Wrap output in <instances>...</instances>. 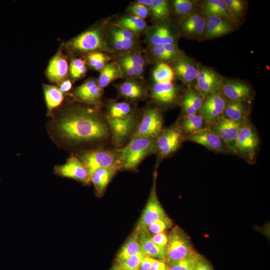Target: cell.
<instances>
[{
  "mask_svg": "<svg viewBox=\"0 0 270 270\" xmlns=\"http://www.w3.org/2000/svg\"><path fill=\"white\" fill-rule=\"evenodd\" d=\"M206 23V17L202 12L194 11L186 16L182 22V28L187 36L197 38L203 36Z\"/></svg>",
  "mask_w": 270,
  "mask_h": 270,
  "instance_id": "obj_18",
  "label": "cell"
},
{
  "mask_svg": "<svg viewBox=\"0 0 270 270\" xmlns=\"http://www.w3.org/2000/svg\"><path fill=\"white\" fill-rule=\"evenodd\" d=\"M162 124L160 111L156 108H149L144 112L131 138H156L162 130Z\"/></svg>",
  "mask_w": 270,
  "mask_h": 270,
  "instance_id": "obj_8",
  "label": "cell"
},
{
  "mask_svg": "<svg viewBox=\"0 0 270 270\" xmlns=\"http://www.w3.org/2000/svg\"><path fill=\"white\" fill-rule=\"evenodd\" d=\"M226 101L220 92L212 94L204 98L198 114L210 126L223 116Z\"/></svg>",
  "mask_w": 270,
  "mask_h": 270,
  "instance_id": "obj_9",
  "label": "cell"
},
{
  "mask_svg": "<svg viewBox=\"0 0 270 270\" xmlns=\"http://www.w3.org/2000/svg\"><path fill=\"white\" fill-rule=\"evenodd\" d=\"M247 102L226 101L223 116L235 122L244 124L248 121L249 110Z\"/></svg>",
  "mask_w": 270,
  "mask_h": 270,
  "instance_id": "obj_23",
  "label": "cell"
},
{
  "mask_svg": "<svg viewBox=\"0 0 270 270\" xmlns=\"http://www.w3.org/2000/svg\"><path fill=\"white\" fill-rule=\"evenodd\" d=\"M119 168L112 167L96 170L90 174V182L94 184L95 194L98 196L103 195L108 184Z\"/></svg>",
  "mask_w": 270,
  "mask_h": 270,
  "instance_id": "obj_22",
  "label": "cell"
},
{
  "mask_svg": "<svg viewBox=\"0 0 270 270\" xmlns=\"http://www.w3.org/2000/svg\"><path fill=\"white\" fill-rule=\"evenodd\" d=\"M108 57L104 55L98 62L94 68L96 70H101L106 66V62L108 60Z\"/></svg>",
  "mask_w": 270,
  "mask_h": 270,
  "instance_id": "obj_57",
  "label": "cell"
},
{
  "mask_svg": "<svg viewBox=\"0 0 270 270\" xmlns=\"http://www.w3.org/2000/svg\"><path fill=\"white\" fill-rule=\"evenodd\" d=\"M156 20H162L166 18L169 14V6L164 0H152L150 8Z\"/></svg>",
  "mask_w": 270,
  "mask_h": 270,
  "instance_id": "obj_41",
  "label": "cell"
},
{
  "mask_svg": "<svg viewBox=\"0 0 270 270\" xmlns=\"http://www.w3.org/2000/svg\"><path fill=\"white\" fill-rule=\"evenodd\" d=\"M205 124L202 116L197 113L184 116L178 125L186 136L206 128L204 126Z\"/></svg>",
  "mask_w": 270,
  "mask_h": 270,
  "instance_id": "obj_28",
  "label": "cell"
},
{
  "mask_svg": "<svg viewBox=\"0 0 270 270\" xmlns=\"http://www.w3.org/2000/svg\"><path fill=\"white\" fill-rule=\"evenodd\" d=\"M44 92L48 109V114L50 115L54 109L58 106L64 100V94L59 88L54 86L46 84Z\"/></svg>",
  "mask_w": 270,
  "mask_h": 270,
  "instance_id": "obj_31",
  "label": "cell"
},
{
  "mask_svg": "<svg viewBox=\"0 0 270 270\" xmlns=\"http://www.w3.org/2000/svg\"><path fill=\"white\" fill-rule=\"evenodd\" d=\"M178 90L172 82L155 83L152 89V98L158 104L168 106L176 100Z\"/></svg>",
  "mask_w": 270,
  "mask_h": 270,
  "instance_id": "obj_21",
  "label": "cell"
},
{
  "mask_svg": "<svg viewBox=\"0 0 270 270\" xmlns=\"http://www.w3.org/2000/svg\"><path fill=\"white\" fill-rule=\"evenodd\" d=\"M229 14L234 24L240 20L245 10L244 1L241 0H224Z\"/></svg>",
  "mask_w": 270,
  "mask_h": 270,
  "instance_id": "obj_40",
  "label": "cell"
},
{
  "mask_svg": "<svg viewBox=\"0 0 270 270\" xmlns=\"http://www.w3.org/2000/svg\"><path fill=\"white\" fill-rule=\"evenodd\" d=\"M54 173L61 177L72 178L85 184L90 182V174L86 166L78 157L71 156L64 164L54 167Z\"/></svg>",
  "mask_w": 270,
  "mask_h": 270,
  "instance_id": "obj_10",
  "label": "cell"
},
{
  "mask_svg": "<svg viewBox=\"0 0 270 270\" xmlns=\"http://www.w3.org/2000/svg\"><path fill=\"white\" fill-rule=\"evenodd\" d=\"M122 62L126 63L131 68L135 76H139L141 75L144 71V67L142 66L134 64L122 60Z\"/></svg>",
  "mask_w": 270,
  "mask_h": 270,
  "instance_id": "obj_54",
  "label": "cell"
},
{
  "mask_svg": "<svg viewBox=\"0 0 270 270\" xmlns=\"http://www.w3.org/2000/svg\"><path fill=\"white\" fill-rule=\"evenodd\" d=\"M138 232L134 231L120 250L116 262H120L141 252L138 241Z\"/></svg>",
  "mask_w": 270,
  "mask_h": 270,
  "instance_id": "obj_30",
  "label": "cell"
},
{
  "mask_svg": "<svg viewBox=\"0 0 270 270\" xmlns=\"http://www.w3.org/2000/svg\"><path fill=\"white\" fill-rule=\"evenodd\" d=\"M102 94V88L93 80L85 82L74 92V94L78 100L90 104L98 103Z\"/></svg>",
  "mask_w": 270,
  "mask_h": 270,
  "instance_id": "obj_20",
  "label": "cell"
},
{
  "mask_svg": "<svg viewBox=\"0 0 270 270\" xmlns=\"http://www.w3.org/2000/svg\"><path fill=\"white\" fill-rule=\"evenodd\" d=\"M174 76L173 69L163 62L158 64L152 72L155 83L172 82Z\"/></svg>",
  "mask_w": 270,
  "mask_h": 270,
  "instance_id": "obj_36",
  "label": "cell"
},
{
  "mask_svg": "<svg viewBox=\"0 0 270 270\" xmlns=\"http://www.w3.org/2000/svg\"><path fill=\"white\" fill-rule=\"evenodd\" d=\"M224 82L222 78L212 68L198 66L196 88L204 98L220 92Z\"/></svg>",
  "mask_w": 270,
  "mask_h": 270,
  "instance_id": "obj_11",
  "label": "cell"
},
{
  "mask_svg": "<svg viewBox=\"0 0 270 270\" xmlns=\"http://www.w3.org/2000/svg\"><path fill=\"white\" fill-rule=\"evenodd\" d=\"M112 43L114 48L118 51L123 50L122 42L116 32H112Z\"/></svg>",
  "mask_w": 270,
  "mask_h": 270,
  "instance_id": "obj_55",
  "label": "cell"
},
{
  "mask_svg": "<svg viewBox=\"0 0 270 270\" xmlns=\"http://www.w3.org/2000/svg\"><path fill=\"white\" fill-rule=\"evenodd\" d=\"M149 40L152 46L166 44L174 43V38L167 26H160L152 30Z\"/></svg>",
  "mask_w": 270,
  "mask_h": 270,
  "instance_id": "obj_33",
  "label": "cell"
},
{
  "mask_svg": "<svg viewBox=\"0 0 270 270\" xmlns=\"http://www.w3.org/2000/svg\"><path fill=\"white\" fill-rule=\"evenodd\" d=\"M138 237L141 252L144 256L164 260L166 248H160L154 243L151 235L147 230L140 231Z\"/></svg>",
  "mask_w": 270,
  "mask_h": 270,
  "instance_id": "obj_26",
  "label": "cell"
},
{
  "mask_svg": "<svg viewBox=\"0 0 270 270\" xmlns=\"http://www.w3.org/2000/svg\"><path fill=\"white\" fill-rule=\"evenodd\" d=\"M202 12L206 16H217L226 18L234 24L224 0H208L202 4Z\"/></svg>",
  "mask_w": 270,
  "mask_h": 270,
  "instance_id": "obj_27",
  "label": "cell"
},
{
  "mask_svg": "<svg viewBox=\"0 0 270 270\" xmlns=\"http://www.w3.org/2000/svg\"><path fill=\"white\" fill-rule=\"evenodd\" d=\"M204 99V96L196 88H190L180 101V106L184 114V116L197 114Z\"/></svg>",
  "mask_w": 270,
  "mask_h": 270,
  "instance_id": "obj_25",
  "label": "cell"
},
{
  "mask_svg": "<svg viewBox=\"0 0 270 270\" xmlns=\"http://www.w3.org/2000/svg\"><path fill=\"white\" fill-rule=\"evenodd\" d=\"M242 124L222 116L208 127L220 137L228 150L234 152L236 140Z\"/></svg>",
  "mask_w": 270,
  "mask_h": 270,
  "instance_id": "obj_13",
  "label": "cell"
},
{
  "mask_svg": "<svg viewBox=\"0 0 270 270\" xmlns=\"http://www.w3.org/2000/svg\"><path fill=\"white\" fill-rule=\"evenodd\" d=\"M119 90L123 96L134 100L142 98L146 94L144 89L132 81H126L121 84Z\"/></svg>",
  "mask_w": 270,
  "mask_h": 270,
  "instance_id": "obj_34",
  "label": "cell"
},
{
  "mask_svg": "<svg viewBox=\"0 0 270 270\" xmlns=\"http://www.w3.org/2000/svg\"><path fill=\"white\" fill-rule=\"evenodd\" d=\"M130 10L134 14V16L144 20L148 14V8L137 2L130 6Z\"/></svg>",
  "mask_w": 270,
  "mask_h": 270,
  "instance_id": "obj_45",
  "label": "cell"
},
{
  "mask_svg": "<svg viewBox=\"0 0 270 270\" xmlns=\"http://www.w3.org/2000/svg\"><path fill=\"white\" fill-rule=\"evenodd\" d=\"M194 270H213L211 265L202 257L198 262Z\"/></svg>",
  "mask_w": 270,
  "mask_h": 270,
  "instance_id": "obj_53",
  "label": "cell"
},
{
  "mask_svg": "<svg viewBox=\"0 0 270 270\" xmlns=\"http://www.w3.org/2000/svg\"><path fill=\"white\" fill-rule=\"evenodd\" d=\"M122 60L144 67L145 62L140 54H134L124 57Z\"/></svg>",
  "mask_w": 270,
  "mask_h": 270,
  "instance_id": "obj_47",
  "label": "cell"
},
{
  "mask_svg": "<svg viewBox=\"0 0 270 270\" xmlns=\"http://www.w3.org/2000/svg\"><path fill=\"white\" fill-rule=\"evenodd\" d=\"M258 137L256 132L248 121L244 123L236 137L234 152L252 162L258 146Z\"/></svg>",
  "mask_w": 270,
  "mask_h": 270,
  "instance_id": "obj_5",
  "label": "cell"
},
{
  "mask_svg": "<svg viewBox=\"0 0 270 270\" xmlns=\"http://www.w3.org/2000/svg\"><path fill=\"white\" fill-rule=\"evenodd\" d=\"M151 50L156 58L162 60H174L178 58L181 54L175 43L153 45Z\"/></svg>",
  "mask_w": 270,
  "mask_h": 270,
  "instance_id": "obj_29",
  "label": "cell"
},
{
  "mask_svg": "<svg viewBox=\"0 0 270 270\" xmlns=\"http://www.w3.org/2000/svg\"><path fill=\"white\" fill-rule=\"evenodd\" d=\"M104 54L100 52H92L88 56V62L90 65L94 68L98 62Z\"/></svg>",
  "mask_w": 270,
  "mask_h": 270,
  "instance_id": "obj_49",
  "label": "cell"
},
{
  "mask_svg": "<svg viewBox=\"0 0 270 270\" xmlns=\"http://www.w3.org/2000/svg\"><path fill=\"white\" fill-rule=\"evenodd\" d=\"M55 130L60 138L73 144L104 140L110 130L106 118L92 108H77L56 121Z\"/></svg>",
  "mask_w": 270,
  "mask_h": 270,
  "instance_id": "obj_1",
  "label": "cell"
},
{
  "mask_svg": "<svg viewBox=\"0 0 270 270\" xmlns=\"http://www.w3.org/2000/svg\"><path fill=\"white\" fill-rule=\"evenodd\" d=\"M106 118L112 133V144L116 147L121 146L132 137L136 126L134 116L126 118Z\"/></svg>",
  "mask_w": 270,
  "mask_h": 270,
  "instance_id": "obj_12",
  "label": "cell"
},
{
  "mask_svg": "<svg viewBox=\"0 0 270 270\" xmlns=\"http://www.w3.org/2000/svg\"><path fill=\"white\" fill-rule=\"evenodd\" d=\"M133 116V110L128 102H118L111 104L108 109L106 118H126Z\"/></svg>",
  "mask_w": 270,
  "mask_h": 270,
  "instance_id": "obj_35",
  "label": "cell"
},
{
  "mask_svg": "<svg viewBox=\"0 0 270 270\" xmlns=\"http://www.w3.org/2000/svg\"><path fill=\"white\" fill-rule=\"evenodd\" d=\"M184 140L202 145L215 152H224L227 148L220 137L208 127L185 136Z\"/></svg>",
  "mask_w": 270,
  "mask_h": 270,
  "instance_id": "obj_15",
  "label": "cell"
},
{
  "mask_svg": "<svg viewBox=\"0 0 270 270\" xmlns=\"http://www.w3.org/2000/svg\"><path fill=\"white\" fill-rule=\"evenodd\" d=\"M122 66L126 72V74L129 76H134V73L132 70L131 68L126 62H122Z\"/></svg>",
  "mask_w": 270,
  "mask_h": 270,
  "instance_id": "obj_58",
  "label": "cell"
},
{
  "mask_svg": "<svg viewBox=\"0 0 270 270\" xmlns=\"http://www.w3.org/2000/svg\"><path fill=\"white\" fill-rule=\"evenodd\" d=\"M220 92L227 101L248 102L252 95V90L247 84L233 80L224 82Z\"/></svg>",
  "mask_w": 270,
  "mask_h": 270,
  "instance_id": "obj_16",
  "label": "cell"
},
{
  "mask_svg": "<svg viewBox=\"0 0 270 270\" xmlns=\"http://www.w3.org/2000/svg\"><path fill=\"white\" fill-rule=\"evenodd\" d=\"M113 30L116 32L120 38L123 50H128L132 46L134 43L133 40L127 39L119 34L114 30Z\"/></svg>",
  "mask_w": 270,
  "mask_h": 270,
  "instance_id": "obj_52",
  "label": "cell"
},
{
  "mask_svg": "<svg viewBox=\"0 0 270 270\" xmlns=\"http://www.w3.org/2000/svg\"><path fill=\"white\" fill-rule=\"evenodd\" d=\"M151 238L156 245L160 248H166L168 241V235L162 232L154 234Z\"/></svg>",
  "mask_w": 270,
  "mask_h": 270,
  "instance_id": "obj_46",
  "label": "cell"
},
{
  "mask_svg": "<svg viewBox=\"0 0 270 270\" xmlns=\"http://www.w3.org/2000/svg\"><path fill=\"white\" fill-rule=\"evenodd\" d=\"M130 32H139L146 26L144 20L136 16L124 17L118 22V25Z\"/></svg>",
  "mask_w": 270,
  "mask_h": 270,
  "instance_id": "obj_37",
  "label": "cell"
},
{
  "mask_svg": "<svg viewBox=\"0 0 270 270\" xmlns=\"http://www.w3.org/2000/svg\"><path fill=\"white\" fill-rule=\"evenodd\" d=\"M86 70L85 62L82 60L76 58L72 61L69 70L72 78L78 79L81 78L86 73Z\"/></svg>",
  "mask_w": 270,
  "mask_h": 270,
  "instance_id": "obj_44",
  "label": "cell"
},
{
  "mask_svg": "<svg viewBox=\"0 0 270 270\" xmlns=\"http://www.w3.org/2000/svg\"><path fill=\"white\" fill-rule=\"evenodd\" d=\"M78 158L86 165L90 174L100 168H119L118 151L104 148L88 150L81 152Z\"/></svg>",
  "mask_w": 270,
  "mask_h": 270,
  "instance_id": "obj_4",
  "label": "cell"
},
{
  "mask_svg": "<svg viewBox=\"0 0 270 270\" xmlns=\"http://www.w3.org/2000/svg\"><path fill=\"white\" fill-rule=\"evenodd\" d=\"M172 225V222L171 220L166 216L153 222L148 227L147 230L150 233L156 234L164 232L170 228Z\"/></svg>",
  "mask_w": 270,
  "mask_h": 270,
  "instance_id": "obj_43",
  "label": "cell"
},
{
  "mask_svg": "<svg viewBox=\"0 0 270 270\" xmlns=\"http://www.w3.org/2000/svg\"><path fill=\"white\" fill-rule=\"evenodd\" d=\"M70 47L80 52H94L104 48V43L100 32L92 30L82 32L70 42Z\"/></svg>",
  "mask_w": 270,
  "mask_h": 270,
  "instance_id": "obj_14",
  "label": "cell"
},
{
  "mask_svg": "<svg viewBox=\"0 0 270 270\" xmlns=\"http://www.w3.org/2000/svg\"><path fill=\"white\" fill-rule=\"evenodd\" d=\"M188 236L178 226L174 227L168 235L164 260L170 265L172 262L195 254Z\"/></svg>",
  "mask_w": 270,
  "mask_h": 270,
  "instance_id": "obj_3",
  "label": "cell"
},
{
  "mask_svg": "<svg viewBox=\"0 0 270 270\" xmlns=\"http://www.w3.org/2000/svg\"><path fill=\"white\" fill-rule=\"evenodd\" d=\"M156 173L155 172L152 187L147 204L134 230V231L138 232L147 230L148 227L154 221L166 216L165 211L157 196L156 187Z\"/></svg>",
  "mask_w": 270,
  "mask_h": 270,
  "instance_id": "obj_7",
  "label": "cell"
},
{
  "mask_svg": "<svg viewBox=\"0 0 270 270\" xmlns=\"http://www.w3.org/2000/svg\"><path fill=\"white\" fill-rule=\"evenodd\" d=\"M136 2L146 8H150L152 2V0H138Z\"/></svg>",
  "mask_w": 270,
  "mask_h": 270,
  "instance_id": "obj_59",
  "label": "cell"
},
{
  "mask_svg": "<svg viewBox=\"0 0 270 270\" xmlns=\"http://www.w3.org/2000/svg\"><path fill=\"white\" fill-rule=\"evenodd\" d=\"M156 260L154 258L144 256L140 262L138 270H150Z\"/></svg>",
  "mask_w": 270,
  "mask_h": 270,
  "instance_id": "obj_48",
  "label": "cell"
},
{
  "mask_svg": "<svg viewBox=\"0 0 270 270\" xmlns=\"http://www.w3.org/2000/svg\"><path fill=\"white\" fill-rule=\"evenodd\" d=\"M184 140L179 125L162 129L155 138L156 153L160 158L168 157L178 150Z\"/></svg>",
  "mask_w": 270,
  "mask_h": 270,
  "instance_id": "obj_6",
  "label": "cell"
},
{
  "mask_svg": "<svg viewBox=\"0 0 270 270\" xmlns=\"http://www.w3.org/2000/svg\"><path fill=\"white\" fill-rule=\"evenodd\" d=\"M114 30L119 34L127 39L132 40L134 38V34L132 32L119 26H118L117 28Z\"/></svg>",
  "mask_w": 270,
  "mask_h": 270,
  "instance_id": "obj_51",
  "label": "cell"
},
{
  "mask_svg": "<svg viewBox=\"0 0 270 270\" xmlns=\"http://www.w3.org/2000/svg\"><path fill=\"white\" fill-rule=\"evenodd\" d=\"M72 87V84L70 80H66L61 82L59 89L64 94L68 92Z\"/></svg>",
  "mask_w": 270,
  "mask_h": 270,
  "instance_id": "obj_56",
  "label": "cell"
},
{
  "mask_svg": "<svg viewBox=\"0 0 270 270\" xmlns=\"http://www.w3.org/2000/svg\"><path fill=\"white\" fill-rule=\"evenodd\" d=\"M173 70L184 83L190 84L196 82L198 66L192 59L186 57L178 58L174 64Z\"/></svg>",
  "mask_w": 270,
  "mask_h": 270,
  "instance_id": "obj_19",
  "label": "cell"
},
{
  "mask_svg": "<svg viewBox=\"0 0 270 270\" xmlns=\"http://www.w3.org/2000/svg\"><path fill=\"white\" fill-rule=\"evenodd\" d=\"M169 265L164 260H156L150 270H169Z\"/></svg>",
  "mask_w": 270,
  "mask_h": 270,
  "instance_id": "obj_50",
  "label": "cell"
},
{
  "mask_svg": "<svg viewBox=\"0 0 270 270\" xmlns=\"http://www.w3.org/2000/svg\"><path fill=\"white\" fill-rule=\"evenodd\" d=\"M196 2L190 0H175L173 7L176 13L180 16H186L194 11Z\"/></svg>",
  "mask_w": 270,
  "mask_h": 270,
  "instance_id": "obj_42",
  "label": "cell"
},
{
  "mask_svg": "<svg viewBox=\"0 0 270 270\" xmlns=\"http://www.w3.org/2000/svg\"><path fill=\"white\" fill-rule=\"evenodd\" d=\"M156 138H134L124 148L118 150L119 170H135L148 156L156 153Z\"/></svg>",
  "mask_w": 270,
  "mask_h": 270,
  "instance_id": "obj_2",
  "label": "cell"
},
{
  "mask_svg": "<svg viewBox=\"0 0 270 270\" xmlns=\"http://www.w3.org/2000/svg\"><path fill=\"white\" fill-rule=\"evenodd\" d=\"M234 24L230 20L222 17L206 16L204 36L206 38H214L223 36L232 32Z\"/></svg>",
  "mask_w": 270,
  "mask_h": 270,
  "instance_id": "obj_17",
  "label": "cell"
},
{
  "mask_svg": "<svg viewBox=\"0 0 270 270\" xmlns=\"http://www.w3.org/2000/svg\"><path fill=\"white\" fill-rule=\"evenodd\" d=\"M122 76V70L116 63L112 62L107 64L100 70L98 84L103 88L116 78Z\"/></svg>",
  "mask_w": 270,
  "mask_h": 270,
  "instance_id": "obj_32",
  "label": "cell"
},
{
  "mask_svg": "<svg viewBox=\"0 0 270 270\" xmlns=\"http://www.w3.org/2000/svg\"><path fill=\"white\" fill-rule=\"evenodd\" d=\"M138 270V269H136V270Z\"/></svg>",
  "mask_w": 270,
  "mask_h": 270,
  "instance_id": "obj_60",
  "label": "cell"
},
{
  "mask_svg": "<svg viewBox=\"0 0 270 270\" xmlns=\"http://www.w3.org/2000/svg\"><path fill=\"white\" fill-rule=\"evenodd\" d=\"M68 69L66 60L60 54H56L50 60L46 69V75L50 80L62 82Z\"/></svg>",
  "mask_w": 270,
  "mask_h": 270,
  "instance_id": "obj_24",
  "label": "cell"
},
{
  "mask_svg": "<svg viewBox=\"0 0 270 270\" xmlns=\"http://www.w3.org/2000/svg\"><path fill=\"white\" fill-rule=\"evenodd\" d=\"M202 257L200 254L196 253L188 258L175 261L169 265V270H194Z\"/></svg>",
  "mask_w": 270,
  "mask_h": 270,
  "instance_id": "obj_39",
  "label": "cell"
},
{
  "mask_svg": "<svg viewBox=\"0 0 270 270\" xmlns=\"http://www.w3.org/2000/svg\"><path fill=\"white\" fill-rule=\"evenodd\" d=\"M144 255L138 252L124 260L116 262L112 270H133L138 269L140 262Z\"/></svg>",
  "mask_w": 270,
  "mask_h": 270,
  "instance_id": "obj_38",
  "label": "cell"
}]
</instances>
